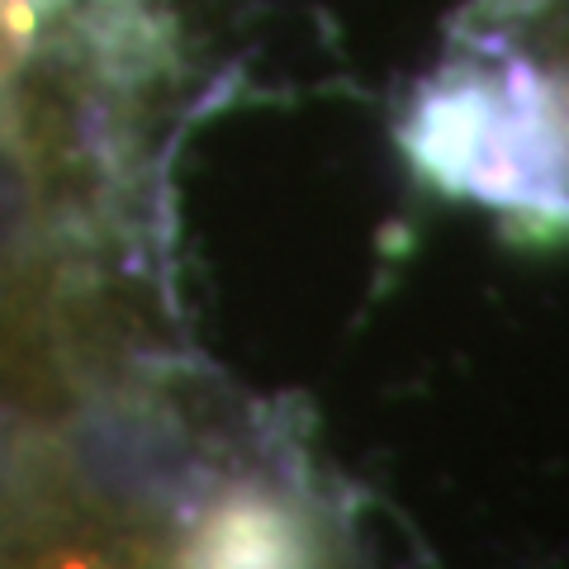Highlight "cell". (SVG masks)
I'll return each instance as SVG.
<instances>
[{"label": "cell", "mask_w": 569, "mask_h": 569, "mask_svg": "<svg viewBox=\"0 0 569 569\" xmlns=\"http://www.w3.org/2000/svg\"><path fill=\"white\" fill-rule=\"evenodd\" d=\"M403 142L447 190L569 219V0H475Z\"/></svg>", "instance_id": "obj_1"}, {"label": "cell", "mask_w": 569, "mask_h": 569, "mask_svg": "<svg viewBox=\"0 0 569 569\" xmlns=\"http://www.w3.org/2000/svg\"><path fill=\"white\" fill-rule=\"evenodd\" d=\"M181 569H313L305 518L266 485H228L190 518Z\"/></svg>", "instance_id": "obj_2"}, {"label": "cell", "mask_w": 569, "mask_h": 569, "mask_svg": "<svg viewBox=\"0 0 569 569\" xmlns=\"http://www.w3.org/2000/svg\"><path fill=\"white\" fill-rule=\"evenodd\" d=\"M0 508V569H123L114 531L43 498H6Z\"/></svg>", "instance_id": "obj_3"}, {"label": "cell", "mask_w": 569, "mask_h": 569, "mask_svg": "<svg viewBox=\"0 0 569 569\" xmlns=\"http://www.w3.org/2000/svg\"><path fill=\"white\" fill-rule=\"evenodd\" d=\"M81 39V0H0V114L48 86L62 48Z\"/></svg>", "instance_id": "obj_4"}]
</instances>
